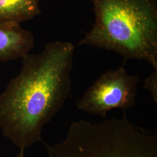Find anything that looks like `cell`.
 Wrapping results in <instances>:
<instances>
[{
	"mask_svg": "<svg viewBox=\"0 0 157 157\" xmlns=\"http://www.w3.org/2000/svg\"><path fill=\"white\" fill-rule=\"evenodd\" d=\"M74 50L72 43L56 41L39 54H28L20 73L0 93V128L19 150L44 143V126L71 94Z\"/></svg>",
	"mask_w": 157,
	"mask_h": 157,
	"instance_id": "obj_1",
	"label": "cell"
},
{
	"mask_svg": "<svg viewBox=\"0 0 157 157\" xmlns=\"http://www.w3.org/2000/svg\"><path fill=\"white\" fill-rule=\"evenodd\" d=\"M95 22L78 45L114 51L157 71V0H91Z\"/></svg>",
	"mask_w": 157,
	"mask_h": 157,
	"instance_id": "obj_2",
	"label": "cell"
},
{
	"mask_svg": "<svg viewBox=\"0 0 157 157\" xmlns=\"http://www.w3.org/2000/svg\"><path fill=\"white\" fill-rule=\"evenodd\" d=\"M48 157H157V146L129 131L93 129L65 141Z\"/></svg>",
	"mask_w": 157,
	"mask_h": 157,
	"instance_id": "obj_3",
	"label": "cell"
},
{
	"mask_svg": "<svg viewBox=\"0 0 157 157\" xmlns=\"http://www.w3.org/2000/svg\"><path fill=\"white\" fill-rule=\"evenodd\" d=\"M140 78L124 67L101 74L79 99L77 107L83 112L101 117L113 109L135 106Z\"/></svg>",
	"mask_w": 157,
	"mask_h": 157,
	"instance_id": "obj_4",
	"label": "cell"
},
{
	"mask_svg": "<svg viewBox=\"0 0 157 157\" xmlns=\"http://www.w3.org/2000/svg\"><path fill=\"white\" fill-rule=\"evenodd\" d=\"M34 45L32 33L15 22L0 23V61L23 58Z\"/></svg>",
	"mask_w": 157,
	"mask_h": 157,
	"instance_id": "obj_5",
	"label": "cell"
},
{
	"mask_svg": "<svg viewBox=\"0 0 157 157\" xmlns=\"http://www.w3.org/2000/svg\"><path fill=\"white\" fill-rule=\"evenodd\" d=\"M40 0H0V23L21 24L41 13Z\"/></svg>",
	"mask_w": 157,
	"mask_h": 157,
	"instance_id": "obj_6",
	"label": "cell"
},
{
	"mask_svg": "<svg viewBox=\"0 0 157 157\" xmlns=\"http://www.w3.org/2000/svg\"><path fill=\"white\" fill-rule=\"evenodd\" d=\"M144 88L148 90L154 102L157 103V71H154L144 82Z\"/></svg>",
	"mask_w": 157,
	"mask_h": 157,
	"instance_id": "obj_7",
	"label": "cell"
},
{
	"mask_svg": "<svg viewBox=\"0 0 157 157\" xmlns=\"http://www.w3.org/2000/svg\"><path fill=\"white\" fill-rule=\"evenodd\" d=\"M25 151L24 150H19V152L17 154L16 157H26L25 154Z\"/></svg>",
	"mask_w": 157,
	"mask_h": 157,
	"instance_id": "obj_8",
	"label": "cell"
}]
</instances>
